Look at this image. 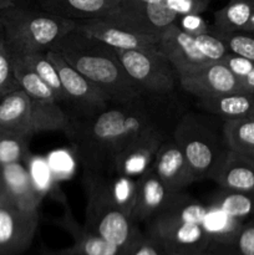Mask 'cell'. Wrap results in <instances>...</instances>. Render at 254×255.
Listing matches in <instances>:
<instances>
[{
	"label": "cell",
	"instance_id": "ab89813d",
	"mask_svg": "<svg viewBox=\"0 0 254 255\" xmlns=\"http://www.w3.org/2000/svg\"><path fill=\"white\" fill-rule=\"evenodd\" d=\"M6 201H7V198H6V196H5L4 187H2V182H1V174H0V202H6Z\"/></svg>",
	"mask_w": 254,
	"mask_h": 255
},
{
	"label": "cell",
	"instance_id": "9a60e30c",
	"mask_svg": "<svg viewBox=\"0 0 254 255\" xmlns=\"http://www.w3.org/2000/svg\"><path fill=\"white\" fill-rule=\"evenodd\" d=\"M183 193V192H182ZM181 193L169 191L152 169L137 179L136 198L131 212L133 222L147 223L168 208Z\"/></svg>",
	"mask_w": 254,
	"mask_h": 255
},
{
	"label": "cell",
	"instance_id": "44dd1931",
	"mask_svg": "<svg viewBox=\"0 0 254 255\" xmlns=\"http://www.w3.org/2000/svg\"><path fill=\"white\" fill-rule=\"evenodd\" d=\"M197 107L223 121L247 119L254 114V95L239 91L203 97L197 99Z\"/></svg>",
	"mask_w": 254,
	"mask_h": 255
},
{
	"label": "cell",
	"instance_id": "4dcf8cb0",
	"mask_svg": "<svg viewBox=\"0 0 254 255\" xmlns=\"http://www.w3.org/2000/svg\"><path fill=\"white\" fill-rule=\"evenodd\" d=\"M213 255H254V223H244L231 244L209 249Z\"/></svg>",
	"mask_w": 254,
	"mask_h": 255
},
{
	"label": "cell",
	"instance_id": "484cf974",
	"mask_svg": "<svg viewBox=\"0 0 254 255\" xmlns=\"http://www.w3.org/2000/svg\"><path fill=\"white\" fill-rule=\"evenodd\" d=\"M223 133L229 149L254 158V119L224 121Z\"/></svg>",
	"mask_w": 254,
	"mask_h": 255
},
{
	"label": "cell",
	"instance_id": "8992f818",
	"mask_svg": "<svg viewBox=\"0 0 254 255\" xmlns=\"http://www.w3.org/2000/svg\"><path fill=\"white\" fill-rule=\"evenodd\" d=\"M0 126L31 138L44 131L66 133L70 116L57 102L37 101L17 89L0 99Z\"/></svg>",
	"mask_w": 254,
	"mask_h": 255
},
{
	"label": "cell",
	"instance_id": "ffe728a7",
	"mask_svg": "<svg viewBox=\"0 0 254 255\" xmlns=\"http://www.w3.org/2000/svg\"><path fill=\"white\" fill-rule=\"evenodd\" d=\"M213 181L221 189L254 193V158L229 149Z\"/></svg>",
	"mask_w": 254,
	"mask_h": 255
},
{
	"label": "cell",
	"instance_id": "ac0fdd59",
	"mask_svg": "<svg viewBox=\"0 0 254 255\" xmlns=\"http://www.w3.org/2000/svg\"><path fill=\"white\" fill-rule=\"evenodd\" d=\"M59 223L65 231L71 234L74 239L72 246L57 251L44 248L40 251L39 255H125L126 253L119 247L90 232L85 228V226L77 223L70 211L65 213Z\"/></svg>",
	"mask_w": 254,
	"mask_h": 255
},
{
	"label": "cell",
	"instance_id": "e575fe53",
	"mask_svg": "<svg viewBox=\"0 0 254 255\" xmlns=\"http://www.w3.org/2000/svg\"><path fill=\"white\" fill-rule=\"evenodd\" d=\"M211 0H164L167 7L177 17L187 14H202L206 11Z\"/></svg>",
	"mask_w": 254,
	"mask_h": 255
},
{
	"label": "cell",
	"instance_id": "7402d4cb",
	"mask_svg": "<svg viewBox=\"0 0 254 255\" xmlns=\"http://www.w3.org/2000/svg\"><path fill=\"white\" fill-rule=\"evenodd\" d=\"M208 207L202 227L211 239L209 249L219 248L231 244L246 222L233 218L219 209ZM207 251V252H208Z\"/></svg>",
	"mask_w": 254,
	"mask_h": 255
},
{
	"label": "cell",
	"instance_id": "d590c367",
	"mask_svg": "<svg viewBox=\"0 0 254 255\" xmlns=\"http://www.w3.org/2000/svg\"><path fill=\"white\" fill-rule=\"evenodd\" d=\"M174 22L184 32H187L189 35H193V36L203 34V32H208L213 29V27L209 26L208 21L201 14L182 15V16L177 17V20Z\"/></svg>",
	"mask_w": 254,
	"mask_h": 255
},
{
	"label": "cell",
	"instance_id": "603a6c76",
	"mask_svg": "<svg viewBox=\"0 0 254 255\" xmlns=\"http://www.w3.org/2000/svg\"><path fill=\"white\" fill-rule=\"evenodd\" d=\"M254 15V0H229L214 12V30L218 32L243 31Z\"/></svg>",
	"mask_w": 254,
	"mask_h": 255
},
{
	"label": "cell",
	"instance_id": "7bdbcfd3",
	"mask_svg": "<svg viewBox=\"0 0 254 255\" xmlns=\"http://www.w3.org/2000/svg\"><path fill=\"white\" fill-rule=\"evenodd\" d=\"M251 117H252V119H254V114H253V115H252V116H251Z\"/></svg>",
	"mask_w": 254,
	"mask_h": 255
},
{
	"label": "cell",
	"instance_id": "f1b7e54d",
	"mask_svg": "<svg viewBox=\"0 0 254 255\" xmlns=\"http://www.w3.org/2000/svg\"><path fill=\"white\" fill-rule=\"evenodd\" d=\"M30 137L0 126V166L26 162Z\"/></svg>",
	"mask_w": 254,
	"mask_h": 255
},
{
	"label": "cell",
	"instance_id": "8d00e7d4",
	"mask_svg": "<svg viewBox=\"0 0 254 255\" xmlns=\"http://www.w3.org/2000/svg\"><path fill=\"white\" fill-rule=\"evenodd\" d=\"M221 62H223L228 67L229 71L234 76L238 77L239 80H243L254 67V61H252V60L247 59L244 56H241V55L233 54L231 51L221 60Z\"/></svg>",
	"mask_w": 254,
	"mask_h": 255
},
{
	"label": "cell",
	"instance_id": "836d02e7",
	"mask_svg": "<svg viewBox=\"0 0 254 255\" xmlns=\"http://www.w3.org/2000/svg\"><path fill=\"white\" fill-rule=\"evenodd\" d=\"M168 252L164 249V247L152 238L148 234L143 233L136 243L126 251L125 255H168Z\"/></svg>",
	"mask_w": 254,
	"mask_h": 255
},
{
	"label": "cell",
	"instance_id": "f35d334b",
	"mask_svg": "<svg viewBox=\"0 0 254 255\" xmlns=\"http://www.w3.org/2000/svg\"><path fill=\"white\" fill-rule=\"evenodd\" d=\"M17 1L19 0H0V11L10 6H14V5H16Z\"/></svg>",
	"mask_w": 254,
	"mask_h": 255
},
{
	"label": "cell",
	"instance_id": "b9f144b4",
	"mask_svg": "<svg viewBox=\"0 0 254 255\" xmlns=\"http://www.w3.org/2000/svg\"><path fill=\"white\" fill-rule=\"evenodd\" d=\"M244 31H254V15L252 16L251 21H249L248 26H247V29L244 30Z\"/></svg>",
	"mask_w": 254,
	"mask_h": 255
},
{
	"label": "cell",
	"instance_id": "52a82bcc",
	"mask_svg": "<svg viewBox=\"0 0 254 255\" xmlns=\"http://www.w3.org/2000/svg\"><path fill=\"white\" fill-rule=\"evenodd\" d=\"M116 52L128 76L144 94L172 95L179 86L176 69L158 46Z\"/></svg>",
	"mask_w": 254,
	"mask_h": 255
},
{
	"label": "cell",
	"instance_id": "d6a6232c",
	"mask_svg": "<svg viewBox=\"0 0 254 255\" xmlns=\"http://www.w3.org/2000/svg\"><path fill=\"white\" fill-rule=\"evenodd\" d=\"M218 32V31H217ZM231 52L254 61V31L218 32Z\"/></svg>",
	"mask_w": 254,
	"mask_h": 255
},
{
	"label": "cell",
	"instance_id": "74e56055",
	"mask_svg": "<svg viewBox=\"0 0 254 255\" xmlns=\"http://www.w3.org/2000/svg\"><path fill=\"white\" fill-rule=\"evenodd\" d=\"M242 81V91L254 95V67Z\"/></svg>",
	"mask_w": 254,
	"mask_h": 255
},
{
	"label": "cell",
	"instance_id": "30bf717a",
	"mask_svg": "<svg viewBox=\"0 0 254 255\" xmlns=\"http://www.w3.org/2000/svg\"><path fill=\"white\" fill-rule=\"evenodd\" d=\"M39 226V212H25L0 202V255H20L31 244Z\"/></svg>",
	"mask_w": 254,
	"mask_h": 255
},
{
	"label": "cell",
	"instance_id": "cb8c5ba5",
	"mask_svg": "<svg viewBox=\"0 0 254 255\" xmlns=\"http://www.w3.org/2000/svg\"><path fill=\"white\" fill-rule=\"evenodd\" d=\"M124 2L138 15L152 31L158 35L177 20V16L167 7L164 0H124Z\"/></svg>",
	"mask_w": 254,
	"mask_h": 255
},
{
	"label": "cell",
	"instance_id": "9c48e42d",
	"mask_svg": "<svg viewBox=\"0 0 254 255\" xmlns=\"http://www.w3.org/2000/svg\"><path fill=\"white\" fill-rule=\"evenodd\" d=\"M146 234L158 241L169 254L201 253L211 244L208 234L201 224L184 223L157 216L147 222Z\"/></svg>",
	"mask_w": 254,
	"mask_h": 255
},
{
	"label": "cell",
	"instance_id": "8fae6325",
	"mask_svg": "<svg viewBox=\"0 0 254 255\" xmlns=\"http://www.w3.org/2000/svg\"><path fill=\"white\" fill-rule=\"evenodd\" d=\"M81 31L115 50L152 49L158 46L159 35L138 31L110 19H91L76 24Z\"/></svg>",
	"mask_w": 254,
	"mask_h": 255
},
{
	"label": "cell",
	"instance_id": "3957f363",
	"mask_svg": "<svg viewBox=\"0 0 254 255\" xmlns=\"http://www.w3.org/2000/svg\"><path fill=\"white\" fill-rule=\"evenodd\" d=\"M217 119L186 112L173 128L172 138L186 156L196 181L213 179L229 152L223 133L224 121L217 125Z\"/></svg>",
	"mask_w": 254,
	"mask_h": 255
},
{
	"label": "cell",
	"instance_id": "83f0119b",
	"mask_svg": "<svg viewBox=\"0 0 254 255\" xmlns=\"http://www.w3.org/2000/svg\"><path fill=\"white\" fill-rule=\"evenodd\" d=\"M12 57H14L15 76H16L20 89L26 92L31 99L37 100V101L57 102V99L52 90L31 69H29L21 60L15 56Z\"/></svg>",
	"mask_w": 254,
	"mask_h": 255
},
{
	"label": "cell",
	"instance_id": "7c38bea8",
	"mask_svg": "<svg viewBox=\"0 0 254 255\" xmlns=\"http://www.w3.org/2000/svg\"><path fill=\"white\" fill-rule=\"evenodd\" d=\"M158 49L171 61L179 77L193 74L212 62L201 52L196 37L184 32L176 22L161 32Z\"/></svg>",
	"mask_w": 254,
	"mask_h": 255
},
{
	"label": "cell",
	"instance_id": "1f68e13d",
	"mask_svg": "<svg viewBox=\"0 0 254 255\" xmlns=\"http://www.w3.org/2000/svg\"><path fill=\"white\" fill-rule=\"evenodd\" d=\"M196 41L202 54L212 62L221 61L229 52L226 42L223 41L218 32L213 29L208 32L196 35Z\"/></svg>",
	"mask_w": 254,
	"mask_h": 255
},
{
	"label": "cell",
	"instance_id": "5b68a950",
	"mask_svg": "<svg viewBox=\"0 0 254 255\" xmlns=\"http://www.w3.org/2000/svg\"><path fill=\"white\" fill-rule=\"evenodd\" d=\"M84 186L87 198L85 228L122 251H128L143 234L136 222L115 203L99 173L85 169Z\"/></svg>",
	"mask_w": 254,
	"mask_h": 255
},
{
	"label": "cell",
	"instance_id": "2e32d148",
	"mask_svg": "<svg viewBox=\"0 0 254 255\" xmlns=\"http://www.w3.org/2000/svg\"><path fill=\"white\" fill-rule=\"evenodd\" d=\"M151 169L173 193H182L189 184L196 182L186 156L172 137L157 152Z\"/></svg>",
	"mask_w": 254,
	"mask_h": 255
},
{
	"label": "cell",
	"instance_id": "60d3db41",
	"mask_svg": "<svg viewBox=\"0 0 254 255\" xmlns=\"http://www.w3.org/2000/svg\"><path fill=\"white\" fill-rule=\"evenodd\" d=\"M168 255H213L209 252H201V253H171Z\"/></svg>",
	"mask_w": 254,
	"mask_h": 255
},
{
	"label": "cell",
	"instance_id": "5bb4252c",
	"mask_svg": "<svg viewBox=\"0 0 254 255\" xmlns=\"http://www.w3.org/2000/svg\"><path fill=\"white\" fill-rule=\"evenodd\" d=\"M179 86L197 99L242 91L241 80L221 61L211 62L193 74L181 76Z\"/></svg>",
	"mask_w": 254,
	"mask_h": 255
},
{
	"label": "cell",
	"instance_id": "ba28073f",
	"mask_svg": "<svg viewBox=\"0 0 254 255\" xmlns=\"http://www.w3.org/2000/svg\"><path fill=\"white\" fill-rule=\"evenodd\" d=\"M46 54L59 72L67 105L72 106V110L76 112L72 117H91L112 104L100 87L65 61L61 55L54 50Z\"/></svg>",
	"mask_w": 254,
	"mask_h": 255
},
{
	"label": "cell",
	"instance_id": "d6986e66",
	"mask_svg": "<svg viewBox=\"0 0 254 255\" xmlns=\"http://www.w3.org/2000/svg\"><path fill=\"white\" fill-rule=\"evenodd\" d=\"M42 10L72 21L102 19L124 7V0H37Z\"/></svg>",
	"mask_w": 254,
	"mask_h": 255
},
{
	"label": "cell",
	"instance_id": "d4e9b609",
	"mask_svg": "<svg viewBox=\"0 0 254 255\" xmlns=\"http://www.w3.org/2000/svg\"><path fill=\"white\" fill-rule=\"evenodd\" d=\"M209 207L219 209L233 218L247 222L254 217V193L222 189L211 198Z\"/></svg>",
	"mask_w": 254,
	"mask_h": 255
},
{
	"label": "cell",
	"instance_id": "f546056e",
	"mask_svg": "<svg viewBox=\"0 0 254 255\" xmlns=\"http://www.w3.org/2000/svg\"><path fill=\"white\" fill-rule=\"evenodd\" d=\"M20 89L14 71V57L0 27V99Z\"/></svg>",
	"mask_w": 254,
	"mask_h": 255
},
{
	"label": "cell",
	"instance_id": "277c9868",
	"mask_svg": "<svg viewBox=\"0 0 254 255\" xmlns=\"http://www.w3.org/2000/svg\"><path fill=\"white\" fill-rule=\"evenodd\" d=\"M76 24L50 12L32 11L16 5L0 11V27L14 56L51 51Z\"/></svg>",
	"mask_w": 254,
	"mask_h": 255
},
{
	"label": "cell",
	"instance_id": "e0dca14e",
	"mask_svg": "<svg viewBox=\"0 0 254 255\" xmlns=\"http://www.w3.org/2000/svg\"><path fill=\"white\" fill-rule=\"evenodd\" d=\"M2 187L7 201L25 212H39L44 194L36 188L26 162L0 166Z\"/></svg>",
	"mask_w": 254,
	"mask_h": 255
},
{
	"label": "cell",
	"instance_id": "4316f807",
	"mask_svg": "<svg viewBox=\"0 0 254 255\" xmlns=\"http://www.w3.org/2000/svg\"><path fill=\"white\" fill-rule=\"evenodd\" d=\"M14 56V55H12ZM19 60H21L29 69H31L50 89L56 96L57 102L60 105L66 104L67 99L65 95L64 89H62L61 80H60L59 72L55 65L52 64L51 60L49 59L46 52H36V54L24 55V56H15Z\"/></svg>",
	"mask_w": 254,
	"mask_h": 255
},
{
	"label": "cell",
	"instance_id": "6da1fadb",
	"mask_svg": "<svg viewBox=\"0 0 254 255\" xmlns=\"http://www.w3.org/2000/svg\"><path fill=\"white\" fill-rule=\"evenodd\" d=\"M172 95L146 94L111 104L91 117H70L66 136L85 169L109 173L115 157L133 142L173 129L182 114Z\"/></svg>",
	"mask_w": 254,
	"mask_h": 255
},
{
	"label": "cell",
	"instance_id": "4fadbf2b",
	"mask_svg": "<svg viewBox=\"0 0 254 255\" xmlns=\"http://www.w3.org/2000/svg\"><path fill=\"white\" fill-rule=\"evenodd\" d=\"M172 133L173 129L154 132L127 146L115 157L109 173H116L137 181L151 169L157 152L167 139L171 138Z\"/></svg>",
	"mask_w": 254,
	"mask_h": 255
},
{
	"label": "cell",
	"instance_id": "7a4b0ae2",
	"mask_svg": "<svg viewBox=\"0 0 254 255\" xmlns=\"http://www.w3.org/2000/svg\"><path fill=\"white\" fill-rule=\"evenodd\" d=\"M54 51L102 90L112 104L138 99L144 94L128 76L116 50L75 27L65 35Z\"/></svg>",
	"mask_w": 254,
	"mask_h": 255
}]
</instances>
